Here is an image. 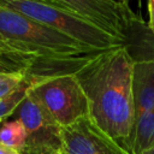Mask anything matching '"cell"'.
Returning <instances> with one entry per match:
<instances>
[{
    "mask_svg": "<svg viewBox=\"0 0 154 154\" xmlns=\"http://www.w3.org/2000/svg\"><path fill=\"white\" fill-rule=\"evenodd\" d=\"M134 63L124 45L94 54L75 71L88 97L90 117L130 153L135 126Z\"/></svg>",
    "mask_w": 154,
    "mask_h": 154,
    "instance_id": "obj_1",
    "label": "cell"
},
{
    "mask_svg": "<svg viewBox=\"0 0 154 154\" xmlns=\"http://www.w3.org/2000/svg\"><path fill=\"white\" fill-rule=\"evenodd\" d=\"M154 146V107L135 120L131 153L144 154Z\"/></svg>",
    "mask_w": 154,
    "mask_h": 154,
    "instance_id": "obj_10",
    "label": "cell"
},
{
    "mask_svg": "<svg viewBox=\"0 0 154 154\" xmlns=\"http://www.w3.org/2000/svg\"><path fill=\"white\" fill-rule=\"evenodd\" d=\"M37 75H40V73H31L30 77H29V79L22 87H19L14 93L10 94L6 97L0 99V123H4L7 118H10V117L13 116V113L17 109V107L19 106V103L26 96L28 90L30 89V87L36 81V76Z\"/></svg>",
    "mask_w": 154,
    "mask_h": 154,
    "instance_id": "obj_12",
    "label": "cell"
},
{
    "mask_svg": "<svg viewBox=\"0 0 154 154\" xmlns=\"http://www.w3.org/2000/svg\"><path fill=\"white\" fill-rule=\"evenodd\" d=\"M31 73H1L0 72V99L8 96L22 87ZM46 75V73H45Z\"/></svg>",
    "mask_w": 154,
    "mask_h": 154,
    "instance_id": "obj_13",
    "label": "cell"
},
{
    "mask_svg": "<svg viewBox=\"0 0 154 154\" xmlns=\"http://www.w3.org/2000/svg\"><path fill=\"white\" fill-rule=\"evenodd\" d=\"M132 97L135 120L154 107V59H135Z\"/></svg>",
    "mask_w": 154,
    "mask_h": 154,
    "instance_id": "obj_8",
    "label": "cell"
},
{
    "mask_svg": "<svg viewBox=\"0 0 154 154\" xmlns=\"http://www.w3.org/2000/svg\"><path fill=\"white\" fill-rule=\"evenodd\" d=\"M59 5L78 16L90 20L108 32L128 42V34L135 20V14L129 5L117 0H46Z\"/></svg>",
    "mask_w": 154,
    "mask_h": 154,
    "instance_id": "obj_6",
    "label": "cell"
},
{
    "mask_svg": "<svg viewBox=\"0 0 154 154\" xmlns=\"http://www.w3.org/2000/svg\"><path fill=\"white\" fill-rule=\"evenodd\" d=\"M26 136V129L18 119L5 122L0 128V143L8 146L18 152H20L25 146Z\"/></svg>",
    "mask_w": 154,
    "mask_h": 154,
    "instance_id": "obj_11",
    "label": "cell"
},
{
    "mask_svg": "<svg viewBox=\"0 0 154 154\" xmlns=\"http://www.w3.org/2000/svg\"><path fill=\"white\" fill-rule=\"evenodd\" d=\"M0 48H14V47H13L12 45H10V43L0 35ZM17 49H18V48H17Z\"/></svg>",
    "mask_w": 154,
    "mask_h": 154,
    "instance_id": "obj_16",
    "label": "cell"
},
{
    "mask_svg": "<svg viewBox=\"0 0 154 154\" xmlns=\"http://www.w3.org/2000/svg\"><path fill=\"white\" fill-rule=\"evenodd\" d=\"M128 1H129V0H122V2H123V4H125V5H129V2H128Z\"/></svg>",
    "mask_w": 154,
    "mask_h": 154,
    "instance_id": "obj_18",
    "label": "cell"
},
{
    "mask_svg": "<svg viewBox=\"0 0 154 154\" xmlns=\"http://www.w3.org/2000/svg\"><path fill=\"white\" fill-rule=\"evenodd\" d=\"M0 35L14 48L64 60L99 53L88 46L0 4Z\"/></svg>",
    "mask_w": 154,
    "mask_h": 154,
    "instance_id": "obj_2",
    "label": "cell"
},
{
    "mask_svg": "<svg viewBox=\"0 0 154 154\" xmlns=\"http://www.w3.org/2000/svg\"><path fill=\"white\" fill-rule=\"evenodd\" d=\"M148 13H149V22L147 26L149 31L154 35V0H148Z\"/></svg>",
    "mask_w": 154,
    "mask_h": 154,
    "instance_id": "obj_14",
    "label": "cell"
},
{
    "mask_svg": "<svg viewBox=\"0 0 154 154\" xmlns=\"http://www.w3.org/2000/svg\"><path fill=\"white\" fill-rule=\"evenodd\" d=\"M30 89L60 126L90 116L88 97L75 71L40 73Z\"/></svg>",
    "mask_w": 154,
    "mask_h": 154,
    "instance_id": "obj_4",
    "label": "cell"
},
{
    "mask_svg": "<svg viewBox=\"0 0 154 154\" xmlns=\"http://www.w3.org/2000/svg\"><path fill=\"white\" fill-rule=\"evenodd\" d=\"M0 154H20L18 150L8 147V146H5L2 143H0Z\"/></svg>",
    "mask_w": 154,
    "mask_h": 154,
    "instance_id": "obj_15",
    "label": "cell"
},
{
    "mask_svg": "<svg viewBox=\"0 0 154 154\" xmlns=\"http://www.w3.org/2000/svg\"><path fill=\"white\" fill-rule=\"evenodd\" d=\"M126 46L134 59H154V35L141 18L132 23Z\"/></svg>",
    "mask_w": 154,
    "mask_h": 154,
    "instance_id": "obj_9",
    "label": "cell"
},
{
    "mask_svg": "<svg viewBox=\"0 0 154 154\" xmlns=\"http://www.w3.org/2000/svg\"><path fill=\"white\" fill-rule=\"evenodd\" d=\"M63 146L60 154H131L90 116L61 128Z\"/></svg>",
    "mask_w": 154,
    "mask_h": 154,
    "instance_id": "obj_7",
    "label": "cell"
},
{
    "mask_svg": "<svg viewBox=\"0 0 154 154\" xmlns=\"http://www.w3.org/2000/svg\"><path fill=\"white\" fill-rule=\"evenodd\" d=\"M144 154H154V146H153L150 149H148V150H147Z\"/></svg>",
    "mask_w": 154,
    "mask_h": 154,
    "instance_id": "obj_17",
    "label": "cell"
},
{
    "mask_svg": "<svg viewBox=\"0 0 154 154\" xmlns=\"http://www.w3.org/2000/svg\"><path fill=\"white\" fill-rule=\"evenodd\" d=\"M13 117L23 123L28 134L20 154H60L63 126L58 124L31 89L28 90Z\"/></svg>",
    "mask_w": 154,
    "mask_h": 154,
    "instance_id": "obj_5",
    "label": "cell"
},
{
    "mask_svg": "<svg viewBox=\"0 0 154 154\" xmlns=\"http://www.w3.org/2000/svg\"><path fill=\"white\" fill-rule=\"evenodd\" d=\"M0 4L58 30L95 52H105L126 45L124 40L90 20L46 0H0Z\"/></svg>",
    "mask_w": 154,
    "mask_h": 154,
    "instance_id": "obj_3",
    "label": "cell"
}]
</instances>
